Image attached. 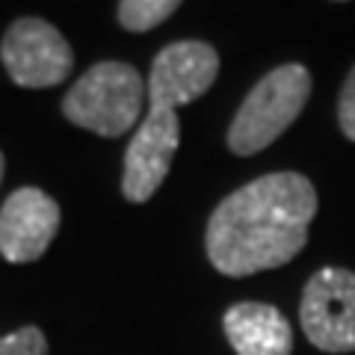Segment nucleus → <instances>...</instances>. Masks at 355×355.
<instances>
[{"label": "nucleus", "instance_id": "nucleus-12", "mask_svg": "<svg viewBox=\"0 0 355 355\" xmlns=\"http://www.w3.org/2000/svg\"><path fill=\"white\" fill-rule=\"evenodd\" d=\"M338 121H340L343 137L355 142V65H352V71L347 74L343 89H340V98H338Z\"/></svg>", "mask_w": 355, "mask_h": 355}, {"label": "nucleus", "instance_id": "nucleus-11", "mask_svg": "<svg viewBox=\"0 0 355 355\" xmlns=\"http://www.w3.org/2000/svg\"><path fill=\"white\" fill-rule=\"evenodd\" d=\"M0 355H48V338L39 326H24L0 338Z\"/></svg>", "mask_w": 355, "mask_h": 355}, {"label": "nucleus", "instance_id": "nucleus-4", "mask_svg": "<svg viewBox=\"0 0 355 355\" xmlns=\"http://www.w3.org/2000/svg\"><path fill=\"white\" fill-rule=\"evenodd\" d=\"M305 338L323 352H355V272L323 266L308 279L299 305Z\"/></svg>", "mask_w": 355, "mask_h": 355}, {"label": "nucleus", "instance_id": "nucleus-5", "mask_svg": "<svg viewBox=\"0 0 355 355\" xmlns=\"http://www.w3.org/2000/svg\"><path fill=\"white\" fill-rule=\"evenodd\" d=\"M6 74L24 89H48L62 83L74 69L71 44L42 18H18L6 27L0 42Z\"/></svg>", "mask_w": 355, "mask_h": 355}, {"label": "nucleus", "instance_id": "nucleus-1", "mask_svg": "<svg viewBox=\"0 0 355 355\" xmlns=\"http://www.w3.org/2000/svg\"><path fill=\"white\" fill-rule=\"evenodd\" d=\"M317 190L299 172H272L240 187L210 214L205 249L214 270L231 279L275 270L308 243Z\"/></svg>", "mask_w": 355, "mask_h": 355}, {"label": "nucleus", "instance_id": "nucleus-10", "mask_svg": "<svg viewBox=\"0 0 355 355\" xmlns=\"http://www.w3.org/2000/svg\"><path fill=\"white\" fill-rule=\"evenodd\" d=\"M178 12V0H121L116 15L130 33H148Z\"/></svg>", "mask_w": 355, "mask_h": 355}, {"label": "nucleus", "instance_id": "nucleus-6", "mask_svg": "<svg viewBox=\"0 0 355 355\" xmlns=\"http://www.w3.org/2000/svg\"><path fill=\"white\" fill-rule=\"evenodd\" d=\"M178 142H181V121H178L175 110L148 107V116L142 119L125 151L121 196L128 202L142 205L160 190L172 169Z\"/></svg>", "mask_w": 355, "mask_h": 355}, {"label": "nucleus", "instance_id": "nucleus-8", "mask_svg": "<svg viewBox=\"0 0 355 355\" xmlns=\"http://www.w3.org/2000/svg\"><path fill=\"white\" fill-rule=\"evenodd\" d=\"M57 231L60 205L39 187H21L0 207V254L9 263L39 261Z\"/></svg>", "mask_w": 355, "mask_h": 355}, {"label": "nucleus", "instance_id": "nucleus-13", "mask_svg": "<svg viewBox=\"0 0 355 355\" xmlns=\"http://www.w3.org/2000/svg\"><path fill=\"white\" fill-rule=\"evenodd\" d=\"M3 169H6V160H3V151H0V181H3Z\"/></svg>", "mask_w": 355, "mask_h": 355}, {"label": "nucleus", "instance_id": "nucleus-7", "mask_svg": "<svg viewBox=\"0 0 355 355\" xmlns=\"http://www.w3.org/2000/svg\"><path fill=\"white\" fill-rule=\"evenodd\" d=\"M219 74V53L207 42H172L154 57L148 74L151 107H184L202 98Z\"/></svg>", "mask_w": 355, "mask_h": 355}, {"label": "nucleus", "instance_id": "nucleus-3", "mask_svg": "<svg viewBox=\"0 0 355 355\" xmlns=\"http://www.w3.org/2000/svg\"><path fill=\"white\" fill-rule=\"evenodd\" d=\"M311 95V71L299 62H287L263 74L243 98L234 121L228 125V148L240 157L272 146L299 119Z\"/></svg>", "mask_w": 355, "mask_h": 355}, {"label": "nucleus", "instance_id": "nucleus-9", "mask_svg": "<svg viewBox=\"0 0 355 355\" xmlns=\"http://www.w3.org/2000/svg\"><path fill=\"white\" fill-rule=\"evenodd\" d=\"M228 343L237 355H291L293 329L275 305L237 302L222 317Z\"/></svg>", "mask_w": 355, "mask_h": 355}, {"label": "nucleus", "instance_id": "nucleus-2", "mask_svg": "<svg viewBox=\"0 0 355 355\" xmlns=\"http://www.w3.org/2000/svg\"><path fill=\"white\" fill-rule=\"evenodd\" d=\"M146 98L148 83L133 65L104 60L69 89L62 98V116L77 128L116 139L133 130Z\"/></svg>", "mask_w": 355, "mask_h": 355}]
</instances>
